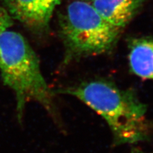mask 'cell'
<instances>
[{
	"instance_id": "5",
	"label": "cell",
	"mask_w": 153,
	"mask_h": 153,
	"mask_svg": "<svg viewBox=\"0 0 153 153\" xmlns=\"http://www.w3.org/2000/svg\"><path fill=\"white\" fill-rule=\"evenodd\" d=\"M142 0H94L97 12L116 27H124L140 8Z\"/></svg>"
},
{
	"instance_id": "3",
	"label": "cell",
	"mask_w": 153,
	"mask_h": 153,
	"mask_svg": "<svg viewBox=\"0 0 153 153\" xmlns=\"http://www.w3.org/2000/svg\"><path fill=\"white\" fill-rule=\"evenodd\" d=\"M120 30L87 1H72L63 18V36L76 55H97L109 51L117 41Z\"/></svg>"
},
{
	"instance_id": "7",
	"label": "cell",
	"mask_w": 153,
	"mask_h": 153,
	"mask_svg": "<svg viewBox=\"0 0 153 153\" xmlns=\"http://www.w3.org/2000/svg\"><path fill=\"white\" fill-rule=\"evenodd\" d=\"M11 19L10 15L3 7H0V33L11 26Z\"/></svg>"
},
{
	"instance_id": "2",
	"label": "cell",
	"mask_w": 153,
	"mask_h": 153,
	"mask_svg": "<svg viewBox=\"0 0 153 153\" xmlns=\"http://www.w3.org/2000/svg\"><path fill=\"white\" fill-rule=\"evenodd\" d=\"M0 72L5 85L14 91L18 120L26 103L34 101L54 116V94L42 74L36 53L24 36L8 29L0 33Z\"/></svg>"
},
{
	"instance_id": "4",
	"label": "cell",
	"mask_w": 153,
	"mask_h": 153,
	"mask_svg": "<svg viewBox=\"0 0 153 153\" xmlns=\"http://www.w3.org/2000/svg\"><path fill=\"white\" fill-rule=\"evenodd\" d=\"M11 12L22 22L41 26L48 22L60 0H7Z\"/></svg>"
},
{
	"instance_id": "8",
	"label": "cell",
	"mask_w": 153,
	"mask_h": 153,
	"mask_svg": "<svg viewBox=\"0 0 153 153\" xmlns=\"http://www.w3.org/2000/svg\"><path fill=\"white\" fill-rule=\"evenodd\" d=\"M132 153H145V152H133Z\"/></svg>"
},
{
	"instance_id": "9",
	"label": "cell",
	"mask_w": 153,
	"mask_h": 153,
	"mask_svg": "<svg viewBox=\"0 0 153 153\" xmlns=\"http://www.w3.org/2000/svg\"><path fill=\"white\" fill-rule=\"evenodd\" d=\"M91 1H94V0H91Z\"/></svg>"
},
{
	"instance_id": "6",
	"label": "cell",
	"mask_w": 153,
	"mask_h": 153,
	"mask_svg": "<svg viewBox=\"0 0 153 153\" xmlns=\"http://www.w3.org/2000/svg\"><path fill=\"white\" fill-rule=\"evenodd\" d=\"M128 60L134 74L143 79L153 80V39L140 38L132 41Z\"/></svg>"
},
{
	"instance_id": "1",
	"label": "cell",
	"mask_w": 153,
	"mask_h": 153,
	"mask_svg": "<svg viewBox=\"0 0 153 153\" xmlns=\"http://www.w3.org/2000/svg\"><path fill=\"white\" fill-rule=\"evenodd\" d=\"M59 92L73 96L100 115L109 126L115 145L147 139L146 106L131 89H120L105 80H94Z\"/></svg>"
}]
</instances>
